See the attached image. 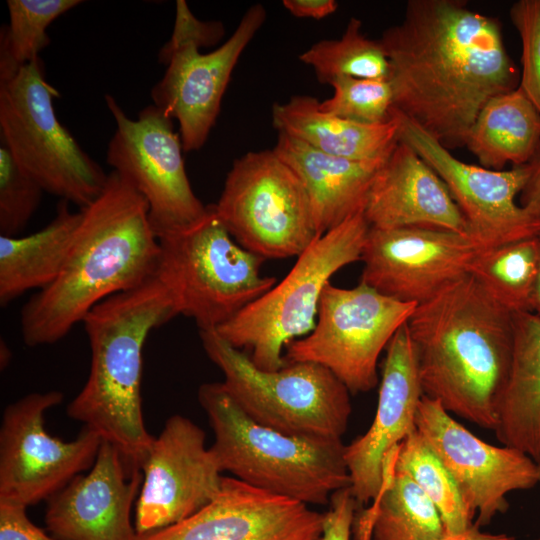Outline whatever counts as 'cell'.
<instances>
[{"label":"cell","instance_id":"obj_1","mask_svg":"<svg viewBox=\"0 0 540 540\" xmlns=\"http://www.w3.org/2000/svg\"><path fill=\"white\" fill-rule=\"evenodd\" d=\"M393 108L448 150L465 146L481 109L520 76L498 19L461 0H410L379 39Z\"/></svg>","mask_w":540,"mask_h":540},{"label":"cell","instance_id":"obj_2","mask_svg":"<svg viewBox=\"0 0 540 540\" xmlns=\"http://www.w3.org/2000/svg\"><path fill=\"white\" fill-rule=\"evenodd\" d=\"M80 210L62 271L22 307L20 327L28 346L60 341L100 302L156 275L159 241L149 207L125 178L112 170L100 196Z\"/></svg>","mask_w":540,"mask_h":540},{"label":"cell","instance_id":"obj_3","mask_svg":"<svg viewBox=\"0 0 540 540\" xmlns=\"http://www.w3.org/2000/svg\"><path fill=\"white\" fill-rule=\"evenodd\" d=\"M423 395L495 430L513 355V314L470 274L417 305L407 322Z\"/></svg>","mask_w":540,"mask_h":540},{"label":"cell","instance_id":"obj_4","mask_svg":"<svg viewBox=\"0 0 540 540\" xmlns=\"http://www.w3.org/2000/svg\"><path fill=\"white\" fill-rule=\"evenodd\" d=\"M177 315L155 275L100 302L82 322L91 350L90 371L67 415L117 447L133 467L142 468L154 440L142 411L143 347L152 330Z\"/></svg>","mask_w":540,"mask_h":540},{"label":"cell","instance_id":"obj_5","mask_svg":"<svg viewBox=\"0 0 540 540\" xmlns=\"http://www.w3.org/2000/svg\"><path fill=\"white\" fill-rule=\"evenodd\" d=\"M198 401L214 432L210 449L222 472L306 505H325L334 492L350 487L342 439L290 436L260 425L222 382L202 384Z\"/></svg>","mask_w":540,"mask_h":540},{"label":"cell","instance_id":"obj_6","mask_svg":"<svg viewBox=\"0 0 540 540\" xmlns=\"http://www.w3.org/2000/svg\"><path fill=\"white\" fill-rule=\"evenodd\" d=\"M157 238L156 276L178 315L193 319L200 331H216L277 283L261 274L265 259L234 240L214 204L191 225Z\"/></svg>","mask_w":540,"mask_h":540},{"label":"cell","instance_id":"obj_7","mask_svg":"<svg viewBox=\"0 0 540 540\" xmlns=\"http://www.w3.org/2000/svg\"><path fill=\"white\" fill-rule=\"evenodd\" d=\"M370 226L363 211L318 236L288 274L216 332L238 349H248L260 369L282 368L283 349L315 327L319 301L330 278L361 261Z\"/></svg>","mask_w":540,"mask_h":540},{"label":"cell","instance_id":"obj_8","mask_svg":"<svg viewBox=\"0 0 540 540\" xmlns=\"http://www.w3.org/2000/svg\"><path fill=\"white\" fill-rule=\"evenodd\" d=\"M200 337L225 389L250 419L290 436L342 438L352 412L350 391L328 368L293 362L267 371L215 330L200 331Z\"/></svg>","mask_w":540,"mask_h":540},{"label":"cell","instance_id":"obj_9","mask_svg":"<svg viewBox=\"0 0 540 540\" xmlns=\"http://www.w3.org/2000/svg\"><path fill=\"white\" fill-rule=\"evenodd\" d=\"M59 97L40 57L0 78L1 143L44 192L83 209L103 192L108 174L58 120Z\"/></svg>","mask_w":540,"mask_h":540},{"label":"cell","instance_id":"obj_10","mask_svg":"<svg viewBox=\"0 0 540 540\" xmlns=\"http://www.w3.org/2000/svg\"><path fill=\"white\" fill-rule=\"evenodd\" d=\"M214 207L234 240L265 260L298 257L318 237L301 181L273 149L236 159Z\"/></svg>","mask_w":540,"mask_h":540},{"label":"cell","instance_id":"obj_11","mask_svg":"<svg viewBox=\"0 0 540 540\" xmlns=\"http://www.w3.org/2000/svg\"><path fill=\"white\" fill-rule=\"evenodd\" d=\"M416 306L363 282L350 289L329 282L319 301L314 329L286 345L284 361L320 364L350 393L368 392L378 382L381 352L408 322Z\"/></svg>","mask_w":540,"mask_h":540},{"label":"cell","instance_id":"obj_12","mask_svg":"<svg viewBox=\"0 0 540 540\" xmlns=\"http://www.w3.org/2000/svg\"><path fill=\"white\" fill-rule=\"evenodd\" d=\"M105 102L116 124L106 161L145 198L156 236L199 220L207 205L190 184L173 119L154 104L131 119L113 96L106 94Z\"/></svg>","mask_w":540,"mask_h":540},{"label":"cell","instance_id":"obj_13","mask_svg":"<svg viewBox=\"0 0 540 540\" xmlns=\"http://www.w3.org/2000/svg\"><path fill=\"white\" fill-rule=\"evenodd\" d=\"M63 400L57 390L30 393L3 411L0 428V501L31 506L48 500L89 470L102 438L83 426L63 441L45 428V413Z\"/></svg>","mask_w":540,"mask_h":540},{"label":"cell","instance_id":"obj_14","mask_svg":"<svg viewBox=\"0 0 540 540\" xmlns=\"http://www.w3.org/2000/svg\"><path fill=\"white\" fill-rule=\"evenodd\" d=\"M399 139L409 144L440 176L459 207L468 235L484 250L540 235V221L517 203L528 165L491 170L465 163L419 127L392 109Z\"/></svg>","mask_w":540,"mask_h":540},{"label":"cell","instance_id":"obj_15","mask_svg":"<svg viewBox=\"0 0 540 540\" xmlns=\"http://www.w3.org/2000/svg\"><path fill=\"white\" fill-rule=\"evenodd\" d=\"M415 426L452 475L471 512L478 515L474 524L479 528L507 511L508 493L539 483V466L533 458L483 441L424 395Z\"/></svg>","mask_w":540,"mask_h":540},{"label":"cell","instance_id":"obj_16","mask_svg":"<svg viewBox=\"0 0 540 540\" xmlns=\"http://www.w3.org/2000/svg\"><path fill=\"white\" fill-rule=\"evenodd\" d=\"M205 432L183 415L170 416L142 464L135 530L145 534L190 517L219 492L222 471Z\"/></svg>","mask_w":540,"mask_h":540},{"label":"cell","instance_id":"obj_17","mask_svg":"<svg viewBox=\"0 0 540 540\" xmlns=\"http://www.w3.org/2000/svg\"><path fill=\"white\" fill-rule=\"evenodd\" d=\"M480 250L469 235L444 229L370 227L360 282L398 301L420 305L467 275Z\"/></svg>","mask_w":540,"mask_h":540},{"label":"cell","instance_id":"obj_18","mask_svg":"<svg viewBox=\"0 0 540 540\" xmlns=\"http://www.w3.org/2000/svg\"><path fill=\"white\" fill-rule=\"evenodd\" d=\"M265 19L263 5L254 4L230 38L212 52L201 53L199 46L190 43L158 55L166 70L151 89L152 104L178 122L185 152L205 144L234 67Z\"/></svg>","mask_w":540,"mask_h":540},{"label":"cell","instance_id":"obj_19","mask_svg":"<svg viewBox=\"0 0 540 540\" xmlns=\"http://www.w3.org/2000/svg\"><path fill=\"white\" fill-rule=\"evenodd\" d=\"M323 521L309 505L223 476L217 495L199 511L136 540H320Z\"/></svg>","mask_w":540,"mask_h":540},{"label":"cell","instance_id":"obj_20","mask_svg":"<svg viewBox=\"0 0 540 540\" xmlns=\"http://www.w3.org/2000/svg\"><path fill=\"white\" fill-rule=\"evenodd\" d=\"M142 481V469L103 440L88 472L47 500L49 532L56 540H136L131 509Z\"/></svg>","mask_w":540,"mask_h":540},{"label":"cell","instance_id":"obj_21","mask_svg":"<svg viewBox=\"0 0 540 540\" xmlns=\"http://www.w3.org/2000/svg\"><path fill=\"white\" fill-rule=\"evenodd\" d=\"M423 396L407 323L386 347L377 409L369 429L345 447L350 490L358 504L373 501L384 478V461L415 429Z\"/></svg>","mask_w":540,"mask_h":540},{"label":"cell","instance_id":"obj_22","mask_svg":"<svg viewBox=\"0 0 540 540\" xmlns=\"http://www.w3.org/2000/svg\"><path fill=\"white\" fill-rule=\"evenodd\" d=\"M363 213L371 228L427 227L468 235L446 184L400 139L378 169Z\"/></svg>","mask_w":540,"mask_h":540},{"label":"cell","instance_id":"obj_23","mask_svg":"<svg viewBox=\"0 0 540 540\" xmlns=\"http://www.w3.org/2000/svg\"><path fill=\"white\" fill-rule=\"evenodd\" d=\"M273 150L301 181L318 236L364 210L375 175L385 161L330 155L282 133Z\"/></svg>","mask_w":540,"mask_h":540},{"label":"cell","instance_id":"obj_24","mask_svg":"<svg viewBox=\"0 0 540 540\" xmlns=\"http://www.w3.org/2000/svg\"><path fill=\"white\" fill-rule=\"evenodd\" d=\"M312 96H293L272 108L278 133L296 138L324 153L358 161L385 160L399 140L396 119L369 125L320 109Z\"/></svg>","mask_w":540,"mask_h":540},{"label":"cell","instance_id":"obj_25","mask_svg":"<svg viewBox=\"0 0 540 540\" xmlns=\"http://www.w3.org/2000/svg\"><path fill=\"white\" fill-rule=\"evenodd\" d=\"M514 342L495 434L499 442L540 459V318L513 313Z\"/></svg>","mask_w":540,"mask_h":540},{"label":"cell","instance_id":"obj_26","mask_svg":"<svg viewBox=\"0 0 540 540\" xmlns=\"http://www.w3.org/2000/svg\"><path fill=\"white\" fill-rule=\"evenodd\" d=\"M61 200L55 217L27 236L0 235V304L7 306L27 291L49 286L62 271L81 221Z\"/></svg>","mask_w":540,"mask_h":540},{"label":"cell","instance_id":"obj_27","mask_svg":"<svg viewBox=\"0 0 540 540\" xmlns=\"http://www.w3.org/2000/svg\"><path fill=\"white\" fill-rule=\"evenodd\" d=\"M465 146L487 169L526 165L540 148V112L519 86L499 94L479 112Z\"/></svg>","mask_w":540,"mask_h":540},{"label":"cell","instance_id":"obj_28","mask_svg":"<svg viewBox=\"0 0 540 540\" xmlns=\"http://www.w3.org/2000/svg\"><path fill=\"white\" fill-rule=\"evenodd\" d=\"M397 447L384 461L382 487L372 501L371 540H435L446 534L441 516L424 492L394 467Z\"/></svg>","mask_w":540,"mask_h":540},{"label":"cell","instance_id":"obj_29","mask_svg":"<svg viewBox=\"0 0 540 540\" xmlns=\"http://www.w3.org/2000/svg\"><path fill=\"white\" fill-rule=\"evenodd\" d=\"M539 265V235L480 250L468 274L509 312H532Z\"/></svg>","mask_w":540,"mask_h":540},{"label":"cell","instance_id":"obj_30","mask_svg":"<svg viewBox=\"0 0 540 540\" xmlns=\"http://www.w3.org/2000/svg\"><path fill=\"white\" fill-rule=\"evenodd\" d=\"M394 467L406 473L434 504L446 534L460 533L474 525L475 515L452 475L417 429L398 445Z\"/></svg>","mask_w":540,"mask_h":540},{"label":"cell","instance_id":"obj_31","mask_svg":"<svg viewBox=\"0 0 540 540\" xmlns=\"http://www.w3.org/2000/svg\"><path fill=\"white\" fill-rule=\"evenodd\" d=\"M299 59L325 84L340 77L388 80L390 72L380 41L365 36L362 22L354 17L339 39L321 40L304 51Z\"/></svg>","mask_w":540,"mask_h":540},{"label":"cell","instance_id":"obj_32","mask_svg":"<svg viewBox=\"0 0 540 540\" xmlns=\"http://www.w3.org/2000/svg\"><path fill=\"white\" fill-rule=\"evenodd\" d=\"M9 23L0 30V78L39 58L50 44L48 26L80 0H8Z\"/></svg>","mask_w":540,"mask_h":540},{"label":"cell","instance_id":"obj_33","mask_svg":"<svg viewBox=\"0 0 540 540\" xmlns=\"http://www.w3.org/2000/svg\"><path fill=\"white\" fill-rule=\"evenodd\" d=\"M333 95L320 109L358 123L377 125L392 119L393 92L389 80L340 77L330 82Z\"/></svg>","mask_w":540,"mask_h":540},{"label":"cell","instance_id":"obj_34","mask_svg":"<svg viewBox=\"0 0 540 540\" xmlns=\"http://www.w3.org/2000/svg\"><path fill=\"white\" fill-rule=\"evenodd\" d=\"M44 190L0 146V235L17 236L37 210Z\"/></svg>","mask_w":540,"mask_h":540},{"label":"cell","instance_id":"obj_35","mask_svg":"<svg viewBox=\"0 0 540 540\" xmlns=\"http://www.w3.org/2000/svg\"><path fill=\"white\" fill-rule=\"evenodd\" d=\"M509 15L522 43L519 87L540 112V0H519Z\"/></svg>","mask_w":540,"mask_h":540},{"label":"cell","instance_id":"obj_36","mask_svg":"<svg viewBox=\"0 0 540 540\" xmlns=\"http://www.w3.org/2000/svg\"><path fill=\"white\" fill-rule=\"evenodd\" d=\"M224 35L220 21H202L196 18L184 0L176 2V16L170 39L160 48L158 55L165 54L184 44H196L200 48L217 44Z\"/></svg>","mask_w":540,"mask_h":540},{"label":"cell","instance_id":"obj_37","mask_svg":"<svg viewBox=\"0 0 540 540\" xmlns=\"http://www.w3.org/2000/svg\"><path fill=\"white\" fill-rule=\"evenodd\" d=\"M330 502V509L324 514L320 540H349L358 505L350 487L334 492Z\"/></svg>","mask_w":540,"mask_h":540},{"label":"cell","instance_id":"obj_38","mask_svg":"<svg viewBox=\"0 0 540 540\" xmlns=\"http://www.w3.org/2000/svg\"><path fill=\"white\" fill-rule=\"evenodd\" d=\"M26 508L0 501V540H56L30 521Z\"/></svg>","mask_w":540,"mask_h":540},{"label":"cell","instance_id":"obj_39","mask_svg":"<svg viewBox=\"0 0 540 540\" xmlns=\"http://www.w3.org/2000/svg\"><path fill=\"white\" fill-rule=\"evenodd\" d=\"M528 165V177L520 193V205L540 221V148Z\"/></svg>","mask_w":540,"mask_h":540},{"label":"cell","instance_id":"obj_40","mask_svg":"<svg viewBox=\"0 0 540 540\" xmlns=\"http://www.w3.org/2000/svg\"><path fill=\"white\" fill-rule=\"evenodd\" d=\"M283 6L295 17L318 20L333 14L338 3L335 0H284Z\"/></svg>","mask_w":540,"mask_h":540},{"label":"cell","instance_id":"obj_41","mask_svg":"<svg viewBox=\"0 0 540 540\" xmlns=\"http://www.w3.org/2000/svg\"><path fill=\"white\" fill-rule=\"evenodd\" d=\"M435 540H515V538L505 534H490L480 531V528L475 524L469 529L456 533L445 534Z\"/></svg>","mask_w":540,"mask_h":540},{"label":"cell","instance_id":"obj_42","mask_svg":"<svg viewBox=\"0 0 540 540\" xmlns=\"http://www.w3.org/2000/svg\"><path fill=\"white\" fill-rule=\"evenodd\" d=\"M374 508L370 505L358 516L355 524L356 540H371Z\"/></svg>","mask_w":540,"mask_h":540},{"label":"cell","instance_id":"obj_43","mask_svg":"<svg viewBox=\"0 0 540 540\" xmlns=\"http://www.w3.org/2000/svg\"><path fill=\"white\" fill-rule=\"evenodd\" d=\"M532 312L540 318V235H539V265L532 297Z\"/></svg>","mask_w":540,"mask_h":540},{"label":"cell","instance_id":"obj_44","mask_svg":"<svg viewBox=\"0 0 540 540\" xmlns=\"http://www.w3.org/2000/svg\"><path fill=\"white\" fill-rule=\"evenodd\" d=\"M537 463H538V466H539V474H540V459L538 460V462H537ZM539 483H540V478H539ZM535 540H540V538H538V539H535Z\"/></svg>","mask_w":540,"mask_h":540}]
</instances>
